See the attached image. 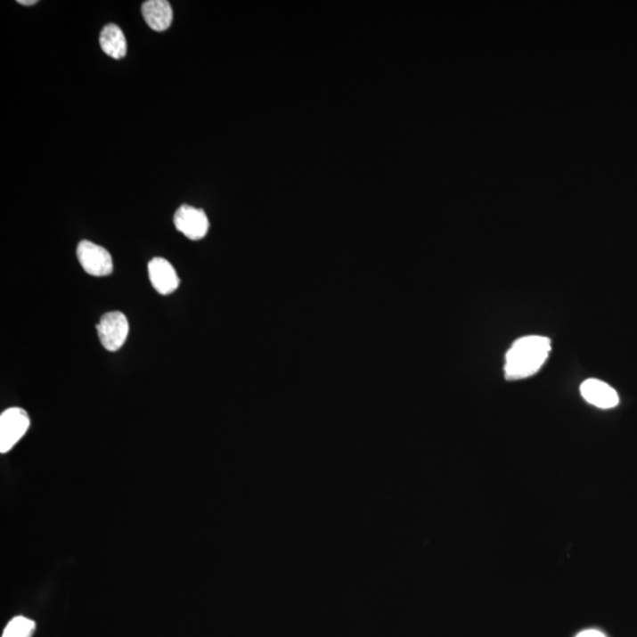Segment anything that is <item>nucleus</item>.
<instances>
[{
  "label": "nucleus",
  "mask_w": 637,
  "mask_h": 637,
  "mask_svg": "<svg viewBox=\"0 0 637 637\" xmlns=\"http://www.w3.org/2000/svg\"><path fill=\"white\" fill-rule=\"evenodd\" d=\"M551 342L547 337H523L513 342L507 353L505 378L508 380H524L534 376L551 353Z\"/></svg>",
  "instance_id": "obj_1"
},
{
  "label": "nucleus",
  "mask_w": 637,
  "mask_h": 637,
  "mask_svg": "<svg viewBox=\"0 0 637 637\" xmlns=\"http://www.w3.org/2000/svg\"><path fill=\"white\" fill-rule=\"evenodd\" d=\"M30 428V418L20 407H11L0 416V453H9Z\"/></svg>",
  "instance_id": "obj_2"
},
{
  "label": "nucleus",
  "mask_w": 637,
  "mask_h": 637,
  "mask_svg": "<svg viewBox=\"0 0 637 637\" xmlns=\"http://www.w3.org/2000/svg\"><path fill=\"white\" fill-rule=\"evenodd\" d=\"M97 332L103 347L116 352L125 345L129 334V323L122 312H109L102 316Z\"/></svg>",
  "instance_id": "obj_3"
},
{
  "label": "nucleus",
  "mask_w": 637,
  "mask_h": 637,
  "mask_svg": "<svg viewBox=\"0 0 637 637\" xmlns=\"http://www.w3.org/2000/svg\"><path fill=\"white\" fill-rule=\"evenodd\" d=\"M79 264L87 274L93 276H107L112 273V257L103 247L86 241L79 242L78 247Z\"/></svg>",
  "instance_id": "obj_4"
},
{
  "label": "nucleus",
  "mask_w": 637,
  "mask_h": 637,
  "mask_svg": "<svg viewBox=\"0 0 637 637\" xmlns=\"http://www.w3.org/2000/svg\"><path fill=\"white\" fill-rule=\"evenodd\" d=\"M175 227L192 241L205 238L209 229L208 217L202 209L184 205L177 209L174 216Z\"/></svg>",
  "instance_id": "obj_5"
},
{
  "label": "nucleus",
  "mask_w": 637,
  "mask_h": 637,
  "mask_svg": "<svg viewBox=\"0 0 637 637\" xmlns=\"http://www.w3.org/2000/svg\"><path fill=\"white\" fill-rule=\"evenodd\" d=\"M148 271L152 287L162 296H168L175 292L180 285L176 271L166 258H152L149 262Z\"/></svg>",
  "instance_id": "obj_6"
},
{
  "label": "nucleus",
  "mask_w": 637,
  "mask_h": 637,
  "mask_svg": "<svg viewBox=\"0 0 637 637\" xmlns=\"http://www.w3.org/2000/svg\"><path fill=\"white\" fill-rule=\"evenodd\" d=\"M581 395L592 405L604 410L613 409L620 402L617 392L607 382L599 380H585L581 385Z\"/></svg>",
  "instance_id": "obj_7"
},
{
  "label": "nucleus",
  "mask_w": 637,
  "mask_h": 637,
  "mask_svg": "<svg viewBox=\"0 0 637 637\" xmlns=\"http://www.w3.org/2000/svg\"><path fill=\"white\" fill-rule=\"evenodd\" d=\"M144 20L152 30L166 31L173 21V9L167 0H148L142 5Z\"/></svg>",
  "instance_id": "obj_8"
},
{
  "label": "nucleus",
  "mask_w": 637,
  "mask_h": 637,
  "mask_svg": "<svg viewBox=\"0 0 637 637\" xmlns=\"http://www.w3.org/2000/svg\"><path fill=\"white\" fill-rule=\"evenodd\" d=\"M100 43L102 50L115 60H121L127 54V39L118 25H105L101 32Z\"/></svg>",
  "instance_id": "obj_9"
},
{
  "label": "nucleus",
  "mask_w": 637,
  "mask_h": 637,
  "mask_svg": "<svg viewBox=\"0 0 637 637\" xmlns=\"http://www.w3.org/2000/svg\"><path fill=\"white\" fill-rule=\"evenodd\" d=\"M35 627V622L29 620L27 617H14L7 625L3 637H31L34 634Z\"/></svg>",
  "instance_id": "obj_10"
},
{
  "label": "nucleus",
  "mask_w": 637,
  "mask_h": 637,
  "mask_svg": "<svg viewBox=\"0 0 637 637\" xmlns=\"http://www.w3.org/2000/svg\"><path fill=\"white\" fill-rule=\"evenodd\" d=\"M576 637H606V635L599 631H594V629H589V631L580 633Z\"/></svg>",
  "instance_id": "obj_11"
},
{
  "label": "nucleus",
  "mask_w": 637,
  "mask_h": 637,
  "mask_svg": "<svg viewBox=\"0 0 637 637\" xmlns=\"http://www.w3.org/2000/svg\"><path fill=\"white\" fill-rule=\"evenodd\" d=\"M18 3L21 4V5L30 6L37 4V0H18Z\"/></svg>",
  "instance_id": "obj_12"
}]
</instances>
